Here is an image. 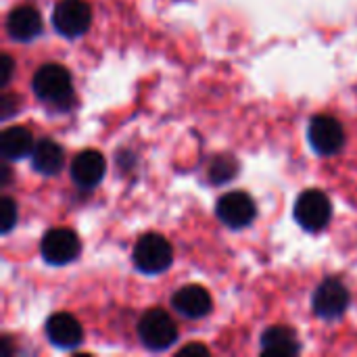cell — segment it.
<instances>
[{
    "label": "cell",
    "instance_id": "5",
    "mask_svg": "<svg viewBox=\"0 0 357 357\" xmlns=\"http://www.w3.org/2000/svg\"><path fill=\"white\" fill-rule=\"evenodd\" d=\"M92 8L84 0H61L52 10V27L67 40H75L88 31Z\"/></svg>",
    "mask_w": 357,
    "mask_h": 357
},
{
    "label": "cell",
    "instance_id": "7",
    "mask_svg": "<svg viewBox=\"0 0 357 357\" xmlns=\"http://www.w3.org/2000/svg\"><path fill=\"white\" fill-rule=\"evenodd\" d=\"M40 251L46 264L50 266H67L75 261L82 253V243L73 230L54 228L48 230L40 243Z\"/></svg>",
    "mask_w": 357,
    "mask_h": 357
},
{
    "label": "cell",
    "instance_id": "13",
    "mask_svg": "<svg viewBox=\"0 0 357 357\" xmlns=\"http://www.w3.org/2000/svg\"><path fill=\"white\" fill-rule=\"evenodd\" d=\"M46 337L54 347L61 349H75L84 341L82 324L71 314H54L46 322Z\"/></svg>",
    "mask_w": 357,
    "mask_h": 357
},
{
    "label": "cell",
    "instance_id": "2",
    "mask_svg": "<svg viewBox=\"0 0 357 357\" xmlns=\"http://www.w3.org/2000/svg\"><path fill=\"white\" fill-rule=\"evenodd\" d=\"M134 266L142 274H161L174 261V249L169 241L161 234H144L132 253Z\"/></svg>",
    "mask_w": 357,
    "mask_h": 357
},
{
    "label": "cell",
    "instance_id": "10",
    "mask_svg": "<svg viewBox=\"0 0 357 357\" xmlns=\"http://www.w3.org/2000/svg\"><path fill=\"white\" fill-rule=\"evenodd\" d=\"M172 307L188 320H201L207 314H211L213 299L207 289H203L199 284H188L174 293Z\"/></svg>",
    "mask_w": 357,
    "mask_h": 357
},
{
    "label": "cell",
    "instance_id": "18",
    "mask_svg": "<svg viewBox=\"0 0 357 357\" xmlns=\"http://www.w3.org/2000/svg\"><path fill=\"white\" fill-rule=\"evenodd\" d=\"M19 211H17V203L10 197L2 199V211H0V224H2V234H8L15 224H17Z\"/></svg>",
    "mask_w": 357,
    "mask_h": 357
},
{
    "label": "cell",
    "instance_id": "15",
    "mask_svg": "<svg viewBox=\"0 0 357 357\" xmlns=\"http://www.w3.org/2000/svg\"><path fill=\"white\" fill-rule=\"evenodd\" d=\"M33 136L27 128L10 126L0 134V155L6 161H19L33 151Z\"/></svg>",
    "mask_w": 357,
    "mask_h": 357
},
{
    "label": "cell",
    "instance_id": "6",
    "mask_svg": "<svg viewBox=\"0 0 357 357\" xmlns=\"http://www.w3.org/2000/svg\"><path fill=\"white\" fill-rule=\"evenodd\" d=\"M307 138L312 149L322 157H333L345 146V130L339 119L331 115H316L310 121Z\"/></svg>",
    "mask_w": 357,
    "mask_h": 357
},
{
    "label": "cell",
    "instance_id": "17",
    "mask_svg": "<svg viewBox=\"0 0 357 357\" xmlns=\"http://www.w3.org/2000/svg\"><path fill=\"white\" fill-rule=\"evenodd\" d=\"M236 172H238L236 159L224 155V157H218V159L211 163V167H209V178H211L213 184H226V182H230V180L236 176Z\"/></svg>",
    "mask_w": 357,
    "mask_h": 357
},
{
    "label": "cell",
    "instance_id": "12",
    "mask_svg": "<svg viewBox=\"0 0 357 357\" xmlns=\"http://www.w3.org/2000/svg\"><path fill=\"white\" fill-rule=\"evenodd\" d=\"M42 15L29 4L13 8L6 17V31L15 42H31L42 33Z\"/></svg>",
    "mask_w": 357,
    "mask_h": 357
},
{
    "label": "cell",
    "instance_id": "19",
    "mask_svg": "<svg viewBox=\"0 0 357 357\" xmlns=\"http://www.w3.org/2000/svg\"><path fill=\"white\" fill-rule=\"evenodd\" d=\"M13 71H15V63H13V59H10L8 54H2V56H0V86H2V88L10 82Z\"/></svg>",
    "mask_w": 357,
    "mask_h": 357
},
{
    "label": "cell",
    "instance_id": "8",
    "mask_svg": "<svg viewBox=\"0 0 357 357\" xmlns=\"http://www.w3.org/2000/svg\"><path fill=\"white\" fill-rule=\"evenodd\" d=\"M349 291L347 287L337 278H326L312 297L314 314L322 320H337L341 318L349 307Z\"/></svg>",
    "mask_w": 357,
    "mask_h": 357
},
{
    "label": "cell",
    "instance_id": "4",
    "mask_svg": "<svg viewBox=\"0 0 357 357\" xmlns=\"http://www.w3.org/2000/svg\"><path fill=\"white\" fill-rule=\"evenodd\" d=\"M138 337L151 351H165L178 341V326L163 310H149L138 322Z\"/></svg>",
    "mask_w": 357,
    "mask_h": 357
},
{
    "label": "cell",
    "instance_id": "14",
    "mask_svg": "<svg viewBox=\"0 0 357 357\" xmlns=\"http://www.w3.org/2000/svg\"><path fill=\"white\" fill-rule=\"evenodd\" d=\"M65 165V151L50 138L36 142L31 151V167L42 176H56Z\"/></svg>",
    "mask_w": 357,
    "mask_h": 357
},
{
    "label": "cell",
    "instance_id": "1",
    "mask_svg": "<svg viewBox=\"0 0 357 357\" xmlns=\"http://www.w3.org/2000/svg\"><path fill=\"white\" fill-rule=\"evenodd\" d=\"M31 90L48 107L69 109L73 102V79L63 65H42L31 77Z\"/></svg>",
    "mask_w": 357,
    "mask_h": 357
},
{
    "label": "cell",
    "instance_id": "20",
    "mask_svg": "<svg viewBox=\"0 0 357 357\" xmlns=\"http://www.w3.org/2000/svg\"><path fill=\"white\" fill-rule=\"evenodd\" d=\"M19 100L15 98V96H10V94H4L2 96V100H0V107H2V119H8L19 107Z\"/></svg>",
    "mask_w": 357,
    "mask_h": 357
},
{
    "label": "cell",
    "instance_id": "11",
    "mask_svg": "<svg viewBox=\"0 0 357 357\" xmlns=\"http://www.w3.org/2000/svg\"><path fill=\"white\" fill-rule=\"evenodd\" d=\"M107 161L98 151H82L71 161V178L82 190H92L105 178Z\"/></svg>",
    "mask_w": 357,
    "mask_h": 357
},
{
    "label": "cell",
    "instance_id": "16",
    "mask_svg": "<svg viewBox=\"0 0 357 357\" xmlns=\"http://www.w3.org/2000/svg\"><path fill=\"white\" fill-rule=\"evenodd\" d=\"M261 351L270 356H295L299 354L297 335L287 326H272L261 335Z\"/></svg>",
    "mask_w": 357,
    "mask_h": 357
},
{
    "label": "cell",
    "instance_id": "9",
    "mask_svg": "<svg viewBox=\"0 0 357 357\" xmlns=\"http://www.w3.org/2000/svg\"><path fill=\"white\" fill-rule=\"evenodd\" d=\"M215 213L222 224L238 230V228H247L249 224H253V220L257 215V207H255V201L251 199V195H247L243 190H234V192L224 195L218 201Z\"/></svg>",
    "mask_w": 357,
    "mask_h": 357
},
{
    "label": "cell",
    "instance_id": "21",
    "mask_svg": "<svg viewBox=\"0 0 357 357\" xmlns=\"http://www.w3.org/2000/svg\"><path fill=\"white\" fill-rule=\"evenodd\" d=\"M188 354H199V356H209V349L201 343H190L186 347L180 349V356H188Z\"/></svg>",
    "mask_w": 357,
    "mask_h": 357
},
{
    "label": "cell",
    "instance_id": "3",
    "mask_svg": "<svg viewBox=\"0 0 357 357\" xmlns=\"http://www.w3.org/2000/svg\"><path fill=\"white\" fill-rule=\"evenodd\" d=\"M295 222L307 230V232H320L328 226L331 218H333V205L331 199L326 197V192L318 190V188H310L305 192H301L295 201V209H293Z\"/></svg>",
    "mask_w": 357,
    "mask_h": 357
}]
</instances>
